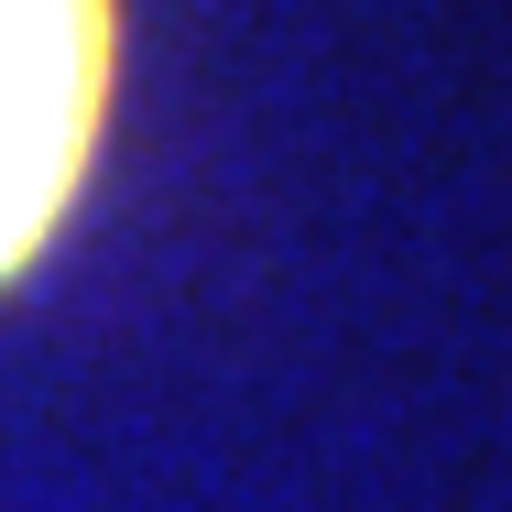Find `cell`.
Listing matches in <instances>:
<instances>
[{
  "instance_id": "1",
  "label": "cell",
  "mask_w": 512,
  "mask_h": 512,
  "mask_svg": "<svg viewBox=\"0 0 512 512\" xmlns=\"http://www.w3.org/2000/svg\"><path fill=\"white\" fill-rule=\"evenodd\" d=\"M109 44V0H0V284L44 262L99 164Z\"/></svg>"
}]
</instances>
